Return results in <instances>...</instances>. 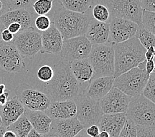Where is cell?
I'll return each mask as SVG.
<instances>
[{"instance_id": "obj_1", "label": "cell", "mask_w": 155, "mask_h": 137, "mask_svg": "<svg viewBox=\"0 0 155 137\" xmlns=\"http://www.w3.org/2000/svg\"><path fill=\"white\" fill-rule=\"evenodd\" d=\"M53 69V79L44 86L47 95L51 101L74 100L83 93V88L73 75L70 64L61 59L54 65Z\"/></svg>"}, {"instance_id": "obj_2", "label": "cell", "mask_w": 155, "mask_h": 137, "mask_svg": "<svg viewBox=\"0 0 155 137\" xmlns=\"http://www.w3.org/2000/svg\"><path fill=\"white\" fill-rule=\"evenodd\" d=\"M58 6L51 16V23L61 33L63 40L85 34L92 18L91 11L85 13L71 11L64 8L55 1Z\"/></svg>"}, {"instance_id": "obj_3", "label": "cell", "mask_w": 155, "mask_h": 137, "mask_svg": "<svg viewBox=\"0 0 155 137\" xmlns=\"http://www.w3.org/2000/svg\"><path fill=\"white\" fill-rule=\"evenodd\" d=\"M114 77L115 78L137 67L140 63L146 60L145 57L146 49L136 37L124 42L114 44Z\"/></svg>"}, {"instance_id": "obj_4", "label": "cell", "mask_w": 155, "mask_h": 137, "mask_svg": "<svg viewBox=\"0 0 155 137\" xmlns=\"http://www.w3.org/2000/svg\"><path fill=\"white\" fill-rule=\"evenodd\" d=\"M94 71L93 78L114 76V44L107 42L92 45L88 57Z\"/></svg>"}, {"instance_id": "obj_5", "label": "cell", "mask_w": 155, "mask_h": 137, "mask_svg": "<svg viewBox=\"0 0 155 137\" xmlns=\"http://www.w3.org/2000/svg\"><path fill=\"white\" fill-rule=\"evenodd\" d=\"M149 77L145 70L137 67L116 77L113 87L131 98H135L142 94Z\"/></svg>"}, {"instance_id": "obj_6", "label": "cell", "mask_w": 155, "mask_h": 137, "mask_svg": "<svg viewBox=\"0 0 155 137\" xmlns=\"http://www.w3.org/2000/svg\"><path fill=\"white\" fill-rule=\"evenodd\" d=\"M125 114L137 126H154V103L142 94L131 98Z\"/></svg>"}, {"instance_id": "obj_7", "label": "cell", "mask_w": 155, "mask_h": 137, "mask_svg": "<svg viewBox=\"0 0 155 137\" xmlns=\"http://www.w3.org/2000/svg\"><path fill=\"white\" fill-rule=\"evenodd\" d=\"M107 7L111 17L130 20L138 26L142 24L141 0H98Z\"/></svg>"}, {"instance_id": "obj_8", "label": "cell", "mask_w": 155, "mask_h": 137, "mask_svg": "<svg viewBox=\"0 0 155 137\" xmlns=\"http://www.w3.org/2000/svg\"><path fill=\"white\" fill-rule=\"evenodd\" d=\"M16 97L25 109L45 112L52 102L46 94L27 84H21L15 89Z\"/></svg>"}, {"instance_id": "obj_9", "label": "cell", "mask_w": 155, "mask_h": 137, "mask_svg": "<svg viewBox=\"0 0 155 137\" xmlns=\"http://www.w3.org/2000/svg\"><path fill=\"white\" fill-rule=\"evenodd\" d=\"M77 107L76 117L84 128L97 125L103 113L100 102L84 94H80L74 99Z\"/></svg>"}, {"instance_id": "obj_10", "label": "cell", "mask_w": 155, "mask_h": 137, "mask_svg": "<svg viewBox=\"0 0 155 137\" xmlns=\"http://www.w3.org/2000/svg\"><path fill=\"white\" fill-rule=\"evenodd\" d=\"M14 46L23 58H32L41 50V32L32 27L15 35Z\"/></svg>"}, {"instance_id": "obj_11", "label": "cell", "mask_w": 155, "mask_h": 137, "mask_svg": "<svg viewBox=\"0 0 155 137\" xmlns=\"http://www.w3.org/2000/svg\"><path fill=\"white\" fill-rule=\"evenodd\" d=\"M92 44L85 36H79L63 40L61 51L60 54L62 60L71 64L77 60L88 57Z\"/></svg>"}, {"instance_id": "obj_12", "label": "cell", "mask_w": 155, "mask_h": 137, "mask_svg": "<svg viewBox=\"0 0 155 137\" xmlns=\"http://www.w3.org/2000/svg\"><path fill=\"white\" fill-rule=\"evenodd\" d=\"M25 68V64L16 47L12 43H3L0 46V71L19 73Z\"/></svg>"}, {"instance_id": "obj_13", "label": "cell", "mask_w": 155, "mask_h": 137, "mask_svg": "<svg viewBox=\"0 0 155 137\" xmlns=\"http://www.w3.org/2000/svg\"><path fill=\"white\" fill-rule=\"evenodd\" d=\"M138 25L130 20L119 17H111L109 23L108 42L112 44L124 42L135 36Z\"/></svg>"}, {"instance_id": "obj_14", "label": "cell", "mask_w": 155, "mask_h": 137, "mask_svg": "<svg viewBox=\"0 0 155 137\" xmlns=\"http://www.w3.org/2000/svg\"><path fill=\"white\" fill-rule=\"evenodd\" d=\"M131 99V97L119 89L112 87L108 93L99 102L104 114L121 113H126Z\"/></svg>"}, {"instance_id": "obj_15", "label": "cell", "mask_w": 155, "mask_h": 137, "mask_svg": "<svg viewBox=\"0 0 155 137\" xmlns=\"http://www.w3.org/2000/svg\"><path fill=\"white\" fill-rule=\"evenodd\" d=\"M63 40L61 33L51 23V27L47 31L41 32L42 47L40 52L60 55Z\"/></svg>"}, {"instance_id": "obj_16", "label": "cell", "mask_w": 155, "mask_h": 137, "mask_svg": "<svg viewBox=\"0 0 155 137\" xmlns=\"http://www.w3.org/2000/svg\"><path fill=\"white\" fill-rule=\"evenodd\" d=\"M114 79V76L93 78L83 90V94L100 101L112 88Z\"/></svg>"}, {"instance_id": "obj_17", "label": "cell", "mask_w": 155, "mask_h": 137, "mask_svg": "<svg viewBox=\"0 0 155 137\" xmlns=\"http://www.w3.org/2000/svg\"><path fill=\"white\" fill-rule=\"evenodd\" d=\"M44 112L52 120H64L76 116L77 107L72 99L53 101Z\"/></svg>"}, {"instance_id": "obj_18", "label": "cell", "mask_w": 155, "mask_h": 137, "mask_svg": "<svg viewBox=\"0 0 155 137\" xmlns=\"http://www.w3.org/2000/svg\"><path fill=\"white\" fill-rule=\"evenodd\" d=\"M0 21L5 28L12 23H17L21 26V30L24 31L32 27L34 18L32 13L27 9H19L10 10L0 17Z\"/></svg>"}, {"instance_id": "obj_19", "label": "cell", "mask_w": 155, "mask_h": 137, "mask_svg": "<svg viewBox=\"0 0 155 137\" xmlns=\"http://www.w3.org/2000/svg\"><path fill=\"white\" fill-rule=\"evenodd\" d=\"M126 118L125 113L104 114L97 125L101 131L108 132L110 137H117L124 127Z\"/></svg>"}, {"instance_id": "obj_20", "label": "cell", "mask_w": 155, "mask_h": 137, "mask_svg": "<svg viewBox=\"0 0 155 137\" xmlns=\"http://www.w3.org/2000/svg\"><path fill=\"white\" fill-rule=\"evenodd\" d=\"M84 129L75 116L64 120H52L50 131L60 137H74Z\"/></svg>"}, {"instance_id": "obj_21", "label": "cell", "mask_w": 155, "mask_h": 137, "mask_svg": "<svg viewBox=\"0 0 155 137\" xmlns=\"http://www.w3.org/2000/svg\"><path fill=\"white\" fill-rule=\"evenodd\" d=\"M84 36L92 45L107 43L110 36L109 23H101L95 21L93 18Z\"/></svg>"}, {"instance_id": "obj_22", "label": "cell", "mask_w": 155, "mask_h": 137, "mask_svg": "<svg viewBox=\"0 0 155 137\" xmlns=\"http://www.w3.org/2000/svg\"><path fill=\"white\" fill-rule=\"evenodd\" d=\"M25 108L19 101L16 96H14L2 106L1 111L2 125L7 128L13 123L24 113Z\"/></svg>"}, {"instance_id": "obj_23", "label": "cell", "mask_w": 155, "mask_h": 137, "mask_svg": "<svg viewBox=\"0 0 155 137\" xmlns=\"http://www.w3.org/2000/svg\"><path fill=\"white\" fill-rule=\"evenodd\" d=\"M24 115L36 131L42 135H46L50 132L52 119L45 112L25 109Z\"/></svg>"}, {"instance_id": "obj_24", "label": "cell", "mask_w": 155, "mask_h": 137, "mask_svg": "<svg viewBox=\"0 0 155 137\" xmlns=\"http://www.w3.org/2000/svg\"><path fill=\"white\" fill-rule=\"evenodd\" d=\"M70 67L73 75L81 86L83 84L89 83L93 79V68L88 58L73 61L70 64Z\"/></svg>"}, {"instance_id": "obj_25", "label": "cell", "mask_w": 155, "mask_h": 137, "mask_svg": "<svg viewBox=\"0 0 155 137\" xmlns=\"http://www.w3.org/2000/svg\"><path fill=\"white\" fill-rule=\"evenodd\" d=\"M64 8L79 13L90 11L95 0H56Z\"/></svg>"}, {"instance_id": "obj_26", "label": "cell", "mask_w": 155, "mask_h": 137, "mask_svg": "<svg viewBox=\"0 0 155 137\" xmlns=\"http://www.w3.org/2000/svg\"><path fill=\"white\" fill-rule=\"evenodd\" d=\"M7 129L13 131L19 137H26L32 129V127L30 121L23 113L17 121L10 125Z\"/></svg>"}, {"instance_id": "obj_27", "label": "cell", "mask_w": 155, "mask_h": 137, "mask_svg": "<svg viewBox=\"0 0 155 137\" xmlns=\"http://www.w3.org/2000/svg\"><path fill=\"white\" fill-rule=\"evenodd\" d=\"M91 15L95 21L101 23H109L111 20V15L107 7L98 1L94 3L91 10Z\"/></svg>"}, {"instance_id": "obj_28", "label": "cell", "mask_w": 155, "mask_h": 137, "mask_svg": "<svg viewBox=\"0 0 155 137\" xmlns=\"http://www.w3.org/2000/svg\"><path fill=\"white\" fill-rule=\"evenodd\" d=\"M139 40V41L142 44V46L145 48L148 49L151 46H154L155 44V36L154 34L147 31V29L143 27V26H138L137 30L135 36Z\"/></svg>"}, {"instance_id": "obj_29", "label": "cell", "mask_w": 155, "mask_h": 137, "mask_svg": "<svg viewBox=\"0 0 155 137\" xmlns=\"http://www.w3.org/2000/svg\"><path fill=\"white\" fill-rule=\"evenodd\" d=\"M54 3V0H35L32 7L38 15H46L53 9Z\"/></svg>"}, {"instance_id": "obj_30", "label": "cell", "mask_w": 155, "mask_h": 137, "mask_svg": "<svg viewBox=\"0 0 155 137\" xmlns=\"http://www.w3.org/2000/svg\"><path fill=\"white\" fill-rule=\"evenodd\" d=\"M141 22L143 27L147 31L155 34V13L147 10H142Z\"/></svg>"}, {"instance_id": "obj_31", "label": "cell", "mask_w": 155, "mask_h": 137, "mask_svg": "<svg viewBox=\"0 0 155 137\" xmlns=\"http://www.w3.org/2000/svg\"><path fill=\"white\" fill-rule=\"evenodd\" d=\"M142 95L152 102H155V73L150 74L144 88Z\"/></svg>"}, {"instance_id": "obj_32", "label": "cell", "mask_w": 155, "mask_h": 137, "mask_svg": "<svg viewBox=\"0 0 155 137\" xmlns=\"http://www.w3.org/2000/svg\"><path fill=\"white\" fill-rule=\"evenodd\" d=\"M54 71L53 67L48 65L40 66L37 71V77L40 81L46 84L53 79Z\"/></svg>"}, {"instance_id": "obj_33", "label": "cell", "mask_w": 155, "mask_h": 137, "mask_svg": "<svg viewBox=\"0 0 155 137\" xmlns=\"http://www.w3.org/2000/svg\"><path fill=\"white\" fill-rule=\"evenodd\" d=\"M117 137H137V125L127 117Z\"/></svg>"}, {"instance_id": "obj_34", "label": "cell", "mask_w": 155, "mask_h": 137, "mask_svg": "<svg viewBox=\"0 0 155 137\" xmlns=\"http://www.w3.org/2000/svg\"><path fill=\"white\" fill-rule=\"evenodd\" d=\"M34 24L37 31L42 32L47 31L51 27V21L47 15H38L34 21Z\"/></svg>"}, {"instance_id": "obj_35", "label": "cell", "mask_w": 155, "mask_h": 137, "mask_svg": "<svg viewBox=\"0 0 155 137\" xmlns=\"http://www.w3.org/2000/svg\"><path fill=\"white\" fill-rule=\"evenodd\" d=\"M35 0H9L11 10L25 9H27L32 7Z\"/></svg>"}, {"instance_id": "obj_36", "label": "cell", "mask_w": 155, "mask_h": 137, "mask_svg": "<svg viewBox=\"0 0 155 137\" xmlns=\"http://www.w3.org/2000/svg\"><path fill=\"white\" fill-rule=\"evenodd\" d=\"M137 137H155L154 126H137Z\"/></svg>"}, {"instance_id": "obj_37", "label": "cell", "mask_w": 155, "mask_h": 137, "mask_svg": "<svg viewBox=\"0 0 155 137\" xmlns=\"http://www.w3.org/2000/svg\"><path fill=\"white\" fill-rule=\"evenodd\" d=\"M141 6L142 9L154 12L155 0H141Z\"/></svg>"}, {"instance_id": "obj_38", "label": "cell", "mask_w": 155, "mask_h": 137, "mask_svg": "<svg viewBox=\"0 0 155 137\" xmlns=\"http://www.w3.org/2000/svg\"><path fill=\"white\" fill-rule=\"evenodd\" d=\"M15 38V35H13L12 32L7 28H5L2 32V40L3 43H12L13 42Z\"/></svg>"}, {"instance_id": "obj_39", "label": "cell", "mask_w": 155, "mask_h": 137, "mask_svg": "<svg viewBox=\"0 0 155 137\" xmlns=\"http://www.w3.org/2000/svg\"><path fill=\"white\" fill-rule=\"evenodd\" d=\"M85 132L88 136L90 137H97L99 132H101V130L97 125H91L90 127L84 129Z\"/></svg>"}, {"instance_id": "obj_40", "label": "cell", "mask_w": 155, "mask_h": 137, "mask_svg": "<svg viewBox=\"0 0 155 137\" xmlns=\"http://www.w3.org/2000/svg\"><path fill=\"white\" fill-rule=\"evenodd\" d=\"M9 32L12 33L13 35H16L19 33L21 32V26L17 23H12L8 25V27H7Z\"/></svg>"}, {"instance_id": "obj_41", "label": "cell", "mask_w": 155, "mask_h": 137, "mask_svg": "<svg viewBox=\"0 0 155 137\" xmlns=\"http://www.w3.org/2000/svg\"><path fill=\"white\" fill-rule=\"evenodd\" d=\"M10 10L9 0H0V17Z\"/></svg>"}, {"instance_id": "obj_42", "label": "cell", "mask_w": 155, "mask_h": 137, "mask_svg": "<svg viewBox=\"0 0 155 137\" xmlns=\"http://www.w3.org/2000/svg\"><path fill=\"white\" fill-rule=\"evenodd\" d=\"M154 54H155V50L154 46H151L148 49L146 50L145 57L146 61H150V60H154Z\"/></svg>"}, {"instance_id": "obj_43", "label": "cell", "mask_w": 155, "mask_h": 137, "mask_svg": "<svg viewBox=\"0 0 155 137\" xmlns=\"http://www.w3.org/2000/svg\"><path fill=\"white\" fill-rule=\"evenodd\" d=\"M145 71L150 75L151 73L154 71V60L147 61L145 64Z\"/></svg>"}, {"instance_id": "obj_44", "label": "cell", "mask_w": 155, "mask_h": 137, "mask_svg": "<svg viewBox=\"0 0 155 137\" xmlns=\"http://www.w3.org/2000/svg\"><path fill=\"white\" fill-rule=\"evenodd\" d=\"M9 94L8 92H5L4 93L0 95V105L3 106L8 100Z\"/></svg>"}, {"instance_id": "obj_45", "label": "cell", "mask_w": 155, "mask_h": 137, "mask_svg": "<svg viewBox=\"0 0 155 137\" xmlns=\"http://www.w3.org/2000/svg\"><path fill=\"white\" fill-rule=\"evenodd\" d=\"M26 137H44V135L40 134V133L36 131L35 129H32Z\"/></svg>"}, {"instance_id": "obj_46", "label": "cell", "mask_w": 155, "mask_h": 137, "mask_svg": "<svg viewBox=\"0 0 155 137\" xmlns=\"http://www.w3.org/2000/svg\"><path fill=\"white\" fill-rule=\"evenodd\" d=\"M3 137H19V136H18L13 131L7 130V131L5 132Z\"/></svg>"}, {"instance_id": "obj_47", "label": "cell", "mask_w": 155, "mask_h": 137, "mask_svg": "<svg viewBox=\"0 0 155 137\" xmlns=\"http://www.w3.org/2000/svg\"><path fill=\"white\" fill-rule=\"evenodd\" d=\"M74 137H90V136L87 135V133L85 132V129H84L83 130H82L81 132H79L78 134H77L76 136H75Z\"/></svg>"}, {"instance_id": "obj_48", "label": "cell", "mask_w": 155, "mask_h": 137, "mask_svg": "<svg viewBox=\"0 0 155 137\" xmlns=\"http://www.w3.org/2000/svg\"><path fill=\"white\" fill-rule=\"evenodd\" d=\"M97 137H110L109 133L104 131H101Z\"/></svg>"}, {"instance_id": "obj_49", "label": "cell", "mask_w": 155, "mask_h": 137, "mask_svg": "<svg viewBox=\"0 0 155 137\" xmlns=\"http://www.w3.org/2000/svg\"><path fill=\"white\" fill-rule=\"evenodd\" d=\"M7 131V127L3 125H0V137H3L5 132Z\"/></svg>"}, {"instance_id": "obj_50", "label": "cell", "mask_w": 155, "mask_h": 137, "mask_svg": "<svg viewBox=\"0 0 155 137\" xmlns=\"http://www.w3.org/2000/svg\"><path fill=\"white\" fill-rule=\"evenodd\" d=\"M44 137H60V136H58L56 133L54 132L53 131H50V132L47 134L44 135Z\"/></svg>"}, {"instance_id": "obj_51", "label": "cell", "mask_w": 155, "mask_h": 137, "mask_svg": "<svg viewBox=\"0 0 155 137\" xmlns=\"http://www.w3.org/2000/svg\"><path fill=\"white\" fill-rule=\"evenodd\" d=\"M5 28V27L3 26V24H2V23L0 21V46H1L2 44H3L2 40V32Z\"/></svg>"}, {"instance_id": "obj_52", "label": "cell", "mask_w": 155, "mask_h": 137, "mask_svg": "<svg viewBox=\"0 0 155 137\" xmlns=\"http://www.w3.org/2000/svg\"><path fill=\"white\" fill-rule=\"evenodd\" d=\"M6 91V86L4 84H0V95L2 94L3 93Z\"/></svg>"}, {"instance_id": "obj_53", "label": "cell", "mask_w": 155, "mask_h": 137, "mask_svg": "<svg viewBox=\"0 0 155 137\" xmlns=\"http://www.w3.org/2000/svg\"><path fill=\"white\" fill-rule=\"evenodd\" d=\"M2 106L0 105V124H2V122H1V111H2Z\"/></svg>"}, {"instance_id": "obj_54", "label": "cell", "mask_w": 155, "mask_h": 137, "mask_svg": "<svg viewBox=\"0 0 155 137\" xmlns=\"http://www.w3.org/2000/svg\"><path fill=\"white\" fill-rule=\"evenodd\" d=\"M3 83V78L2 76L1 75V74H0V84Z\"/></svg>"}, {"instance_id": "obj_55", "label": "cell", "mask_w": 155, "mask_h": 137, "mask_svg": "<svg viewBox=\"0 0 155 137\" xmlns=\"http://www.w3.org/2000/svg\"><path fill=\"white\" fill-rule=\"evenodd\" d=\"M54 1H56V0H54Z\"/></svg>"}, {"instance_id": "obj_56", "label": "cell", "mask_w": 155, "mask_h": 137, "mask_svg": "<svg viewBox=\"0 0 155 137\" xmlns=\"http://www.w3.org/2000/svg\"><path fill=\"white\" fill-rule=\"evenodd\" d=\"M0 125H2V124H0Z\"/></svg>"}]
</instances>
